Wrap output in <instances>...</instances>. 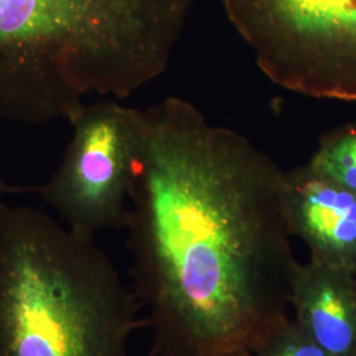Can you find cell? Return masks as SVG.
I'll return each instance as SVG.
<instances>
[{"label": "cell", "mask_w": 356, "mask_h": 356, "mask_svg": "<svg viewBox=\"0 0 356 356\" xmlns=\"http://www.w3.org/2000/svg\"><path fill=\"white\" fill-rule=\"evenodd\" d=\"M139 310L94 238L0 204V356H128Z\"/></svg>", "instance_id": "3957f363"}, {"label": "cell", "mask_w": 356, "mask_h": 356, "mask_svg": "<svg viewBox=\"0 0 356 356\" xmlns=\"http://www.w3.org/2000/svg\"><path fill=\"white\" fill-rule=\"evenodd\" d=\"M294 321L332 356L356 355V275L310 259L291 277Z\"/></svg>", "instance_id": "52a82bcc"}, {"label": "cell", "mask_w": 356, "mask_h": 356, "mask_svg": "<svg viewBox=\"0 0 356 356\" xmlns=\"http://www.w3.org/2000/svg\"><path fill=\"white\" fill-rule=\"evenodd\" d=\"M270 82L356 101V0H219Z\"/></svg>", "instance_id": "277c9868"}, {"label": "cell", "mask_w": 356, "mask_h": 356, "mask_svg": "<svg viewBox=\"0 0 356 356\" xmlns=\"http://www.w3.org/2000/svg\"><path fill=\"white\" fill-rule=\"evenodd\" d=\"M218 356H251V353L247 348H241V350H235V351H229Z\"/></svg>", "instance_id": "8fae6325"}, {"label": "cell", "mask_w": 356, "mask_h": 356, "mask_svg": "<svg viewBox=\"0 0 356 356\" xmlns=\"http://www.w3.org/2000/svg\"><path fill=\"white\" fill-rule=\"evenodd\" d=\"M194 0H0V116L70 120L163 76Z\"/></svg>", "instance_id": "7a4b0ae2"}, {"label": "cell", "mask_w": 356, "mask_h": 356, "mask_svg": "<svg viewBox=\"0 0 356 356\" xmlns=\"http://www.w3.org/2000/svg\"><path fill=\"white\" fill-rule=\"evenodd\" d=\"M286 172L177 97L139 110L128 248L152 356L247 348L288 317Z\"/></svg>", "instance_id": "6da1fadb"}, {"label": "cell", "mask_w": 356, "mask_h": 356, "mask_svg": "<svg viewBox=\"0 0 356 356\" xmlns=\"http://www.w3.org/2000/svg\"><path fill=\"white\" fill-rule=\"evenodd\" d=\"M286 213L293 236L310 259L356 275V194L310 166L286 172Z\"/></svg>", "instance_id": "8992f818"}, {"label": "cell", "mask_w": 356, "mask_h": 356, "mask_svg": "<svg viewBox=\"0 0 356 356\" xmlns=\"http://www.w3.org/2000/svg\"><path fill=\"white\" fill-rule=\"evenodd\" d=\"M248 351L251 356H332L289 316L261 334Z\"/></svg>", "instance_id": "9c48e42d"}, {"label": "cell", "mask_w": 356, "mask_h": 356, "mask_svg": "<svg viewBox=\"0 0 356 356\" xmlns=\"http://www.w3.org/2000/svg\"><path fill=\"white\" fill-rule=\"evenodd\" d=\"M356 356V355H355Z\"/></svg>", "instance_id": "7c38bea8"}, {"label": "cell", "mask_w": 356, "mask_h": 356, "mask_svg": "<svg viewBox=\"0 0 356 356\" xmlns=\"http://www.w3.org/2000/svg\"><path fill=\"white\" fill-rule=\"evenodd\" d=\"M69 123L73 135L64 159L36 191L81 235L124 227L139 108L114 99L86 103Z\"/></svg>", "instance_id": "5b68a950"}, {"label": "cell", "mask_w": 356, "mask_h": 356, "mask_svg": "<svg viewBox=\"0 0 356 356\" xmlns=\"http://www.w3.org/2000/svg\"><path fill=\"white\" fill-rule=\"evenodd\" d=\"M38 188H22V186H13L11 184H7L3 178L0 177V200L7 194L15 193H24V191H36Z\"/></svg>", "instance_id": "30bf717a"}, {"label": "cell", "mask_w": 356, "mask_h": 356, "mask_svg": "<svg viewBox=\"0 0 356 356\" xmlns=\"http://www.w3.org/2000/svg\"><path fill=\"white\" fill-rule=\"evenodd\" d=\"M307 165L356 194V123L327 134Z\"/></svg>", "instance_id": "ba28073f"}]
</instances>
